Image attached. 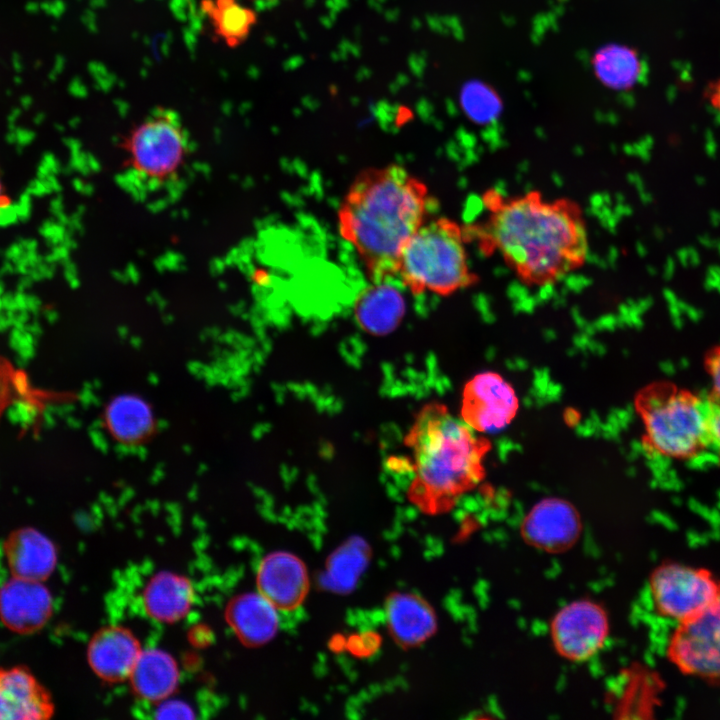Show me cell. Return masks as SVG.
I'll return each mask as SVG.
<instances>
[{"mask_svg":"<svg viewBox=\"0 0 720 720\" xmlns=\"http://www.w3.org/2000/svg\"><path fill=\"white\" fill-rule=\"evenodd\" d=\"M482 227H467L486 253L497 252L526 284L547 285L584 263L587 237L577 205L538 192L502 198L489 192Z\"/></svg>","mask_w":720,"mask_h":720,"instance_id":"cell-1","label":"cell"},{"mask_svg":"<svg viewBox=\"0 0 720 720\" xmlns=\"http://www.w3.org/2000/svg\"><path fill=\"white\" fill-rule=\"evenodd\" d=\"M428 206L426 184L398 164L355 177L339 207L338 227L372 282L398 276L401 252L425 222Z\"/></svg>","mask_w":720,"mask_h":720,"instance_id":"cell-2","label":"cell"},{"mask_svg":"<svg viewBox=\"0 0 720 720\" xmlns=\"http://www.w3.org/2000/svg\"><path fill=\"white\" fill-rule=\"evenodd\" d=\"M404 443L412 457L408 497L424 512L451 509L485 477L490 442L441 403L430 402L417 413Z\"/></svg>","mask_w":720,"mask_h":720,"instance_id":"cell-3","label":"cell"},{"mask_svg":"<svg viewBox=\"0 0 720 720\" xmlns=\"http://www.w3.org/2000/svg\"><path fill=\"white\" fill-rule=\"evenodd\" d=\"M644 441L657 454L688 459L711 448L707 397L668 383L650 384L635 399Z\"/></svg>","mask_w":720,"mask_h":720,"instance_id":"cell-4","label":"cell"},{"mask_svg":"<svg viewBox=\"0 0 720 720\" xmlns=\"http://www.w3.org/2000/svg\"><path fill=\"white\" fill-rule=\"evenodd\" d=\"M464 228L441 217L424 222L404 246L398 277L414 295L432 292L448 296L473 285L465 248Z\"/></svg>","mask_w":720,"mask_h":720,"instance_id":"cell-5","label":"cell"},{"mask_svg":"<svg viewBox=\"0 0 720 720\" xmlns=\"http://www.w3.org/2000/svg\"><path fill=\"white\" fill-rule=\"evenodd\" d=\"M126 173L140 186L159 188L176 182L189 158L188 135L176 113L159 109L122 137Z\"/></svg>","mask_w":720,"mask_h":720,"instance_id":"cell-6","label":"cell"},{"mask_svg":"<svg viewBox=\"0 0 720 720\" xmlns=\"http://www.w3.org/2000/svg\"><path fill=\"white\" fill-rule=\"evenodd\" d=\"M665 652L682 674L720 684V591L701 611L675 624Z\"/></svg>","mask_w":720,"mask_h":720,"instance_id":"cell-7","label":"cell"},{"mask_svg":"<svg viewBox=\"0 0 720 720\" xmlns=\"http://www.w3.org/2000/svg\"><path fill=\"white\" fill-rule=\"evenodd\" d=\"M648 583L655 612L675 624L701 611L720 591V578L711 570L676 561L658 565Z\"/></svg>","mask_w":720,"mask_h":720,"instance_id":"cell-8","label":"cell"},{"mask_svg":"<svg viewBox=\"0 0 720 720\" xmlns=\"http://www.w3.org/2000/svg\"><path fill=\"white\" fill-rule=\"evenodd\" d=\"M552 644L557 653L572 662L595 656L609 635V618L595 601L579 599L563 606L550 624Z\"/></svg>","mask_w":720,"mask_h":720,"instance_id":"cell-9","label":"cell"},{"mask_svg":"<svg viewBox=\"0 0 720 720\" xmlns=\"http://www.w3.org/2000/svg\"><path fill=\"white\" fill-rule=\"evenodd\" d=\"M518 408L514 389L498 373L477 374L464 387L461 417L475 431H501L511 423Z\"/></svg>","mask_w":720,"mask_h":720,"instance_id":"cell-10","label":"cell"},{"mask_svg":"<svg viewBox=\"0 0 720 720\" xmlns=\"http://www.w3.org/2000/svg\"><path fill=\"white\" fill-rule=\"evenodd\" d=\"M582 530L576 508L558 497H547L535 504L521 523V536L531 546L550 553L571 548Z\"/></svg>","mask_w":720,"mask_h":720,"instance_id":"cell-11","label":"cell"},{"mask_svg":"<svg viewBox=\"0 0 720 720\" xmlns=\"http://www.w3.org/2000/svg\"><path fill=\"white\" fill-rule=\"evenodd\" d=\"M54 600L43 581L11 576L0 585V621L11 632L29 635L53 615Z\"/></svg>","mask_w":720,"mask_h":720,"instance_id":"cell-12","label":"cell"},{"mask_svg":"<svg viewBox=\"0 0 720 720\" xmlns=\"http://www.w3.org/2000/svg\"><path fill=\"white\" fill-rule=\"evenodd\" d=\"M100 422L105 435L126 449L145 446L159 428L151 402L135 392H121L109 398L102 408Z\"/></svg>","mask_w":720,"mask_h":720,"instance_id":"cell-13","label":"cell"},{"mask_svg":"<svg viewBox=\"0 0 720 720\" xmlns=\"http://www.w3.org/2000/svg\"><path fill=\"white\" fill-rule=\"evenodd\" d=\"M54 712L51 693L26 665L0 667V720H44Z\"/></svg>","mask_w":720,"mask_h":720,"instance_id":"cell-14","label":"cell"},{"mask_svg":"<svg viewBox=\"0 0 720 720\" xmlns=\"http://www.w3.org/2000/svg\"><path fill=\"white\" fill-rule=\"evenodd\" d=\"M257 587L277 610L291 611L303 602L309 587L303 562L287 552L268 554L257 570Z\"/></svg>","mask_w":720,"mask_h":720,"instance_id":"cell-15","label":"cell"},{"mask_svg":"<svg viewBox=\"0 0 720 720\" xmlns=\"http://www.w3.org/2000/svg\"><path fill=\"white\" fill-rule=\"evenodd\" d=\"M3 555L11 576L43 582L58 562L55 543L34 527L13 530L3 542Z\"/></svg>","mask_w":720,"mask_h":720,"instance_id":"cell-16","label":"cell"},{"mask_svg":"<svg viewBox=\"0 0 720 720\" xmlns=\"http://www.w3.org/2000/svg\"><path fill=\"white\" fill-rule=\"evenodd\" d=\"M141 651L137 638L129 630L111 626L91 638L87 659L98 677L117 682L129 678Z\"/></svg>","mask_w":720,"mask_h":720,"instance_id":"cell-17","label":"cell"},{"mask_svg":"<svg viewBox=\"0 0 720 720\" xmlns=\"http://www.w3.org/2000/svg\"><path fill=\"white\" fill-rule=\"evenodd\" d=\"M358 325L371 335H386L396 329L406 312L401 291L389 281L372 282L354 302Z\"/></svg>","mask_w":720,"mask_h":720,"instance_id":"cell-18","label":"cell"},{"mask_svg":"<svg viewBox=\"0 0 720 720\" xmlns=\"http://www.w3.org/2000/svg\"><path fill=\"white\" fill-rule=\"evenodd\" d=\"M277 609L261 593H243L226 609V619L236 636L249 646L271 640L279 626Z\"/></svg>","mask_w":720,"mask_h":720,"instance_id":"cell-19","label":"cell"},{"mask_svg":"<svg viewBox=\"0 0 720 720\" xmlns=\"http://www.w3.org/2000/svg\"><path fill=\"white\" fill-rule=\"evenodd\" d=\"M387 625L393 638L403 646H416L427 640L436 629L431 606L411 593H395L385 605Z\"/></svg>","mask_w":720,"mask_h":720,"instance_id":"cell-20","label":"cell"},{"mask_svg":"<svg viewBox=\"0 0 720 720\" xmlns=\"http://www.w3.org/2000/svg\"><path fill=\"white\" fill-rule=\"evenodd\" d=\"M194 590L184 576L162 571L154 575L142 592L145 612L152 619L162 623H173L182 619L192 607Z\"/></svg>","mask_w":720,"mask_h":720,"instance_id":"cell-21","label":"cell"},{"mask_svg":"<svg viewBox=\"0 0 720 720\" xmlns=\"http://www.w3.org/2000/svg\"><path fill=\"white\" fill-rule=\"evenodd\" d=\"M179 677L178 665L170 654L149 648L141 651L129 679L139 697L160 702L173 694Z\"/></svg>","mask_w":720,"mask_h":720,"instance_id":"cell-22","label":"cell"},{"mask_svg":"<svg viewBox=\"0 0 720 720\" xmlns=\"http://www.w3.org/2000/svg\"><path fill=\"white\" fill-rule=\"evenodd\" d=\"M201 10L216 37L231 48L247 40L257 21L255 11L238 0H202Z\"/></svg>","mask_w":720,"mask_h":720,"instance_id":"cell-23","label":"cell"},{"mask_svg":"<svg viewBox=\"0 0 720 720\" xmlns=\"http://www.w3.org/2000/svg\"><path fill=\"white\" fill-rule=\"evenodd\" d=\"M592 65L601 82L618 90L631 88L642 72L638 54L617 44L600 48L593 57Z\"/></svg>","mask_w":720,"mask_h":720,"instance_id":"cell-24","label":"cell"},{"mask_svg":"<svg viewBox=\"0 0 720 720\" xmlns=\"http://www.w3.org/2000/svg\"><path fill=\"white\" fill-rule=\"evenodd\" d=\"M367 560V545L357 538L349 541L330 557L324 575V584L337 592L351 590L365 568Z\"/></svg>","mask_w":720,"mask_h":720,"instance_id":"cell-25","label":"cell"},{"mask_svg":"<svg viewBox=\"0 0 720 720\" xmlns=\"http://www.w3.org/2000/svg\"><path fill=\"white\" fill-rule=\"evenodd\" d=\"M461 105L471 121L479 125L494 122L502 111V102L497 93L483 82L472 81L462 89Z\"/></svg>","mask_w":720,"mask_h":720,"instance_id":"cell-26","label":"cell"},{"mask_svg":"<svg viewBox=\"0 0 720 720\" xmlns=\"http://www.w3.org/2000/svg\"><path fill=\"white\" fill-rule=\"evenodd\" d=\"M159 719H190L193 715L192 707L179 699L166 698L159 702L155 711Z\"/></svg>","mask_w":720,"mask_h":720,"instance_id":"cell-27","label":"cell"},{"mask_svg":"<svg viewBox=\"0 0 720 720\" xmlns=\"http://www.w3.org/2000/svg\"><path fill=\"white\" fill-rule=\"evenodd\" d=\"M709 403V427L711 448L720 454V399L707 396Z\"/></svg>","mask_w":720,"mask_h":720,"instance_id":"cell-28","label":"cell"},{"mask_svg":"<svg viewBox=\"0 0 720 720\" xmlns=\"http://www.w3.org/2000/svg\"><path fill=\"white\" fill-rule=\"evenodd\" d=\"M706 367L712 382L711 397L720 399V347L714 349L706 360Z\"/></svg>","mask_w":720,"mask_h":720,"instance_id":"cell-29","label":"cell"},{"mask_svg":"<svg viewBox=\"0 0 720 720\" xmlns=\"http://www.w3.org/2000/svg\"><path fill=\"white\" fill-rule=\"evenodd\" d=\"M706 95L713 107L720 113V80L712 82L707 87Z\"/></svg>","mask_w":720,"mask_h":720,"instance_id":"cell-30","label":"cell"},{"mask_svg":"<svg viewBox=\"0 0 720 720\" xmlns=\"http://www.w3.org/2000/svg\"><path fill=\"white\" fill-rule=\"evenodd\" d=\"M0 194H1V191H0Z\"/></svg>","mask_w":720,"mask_h":720,"instance_id":"cell-31","label":"cell"}]
</instances>
